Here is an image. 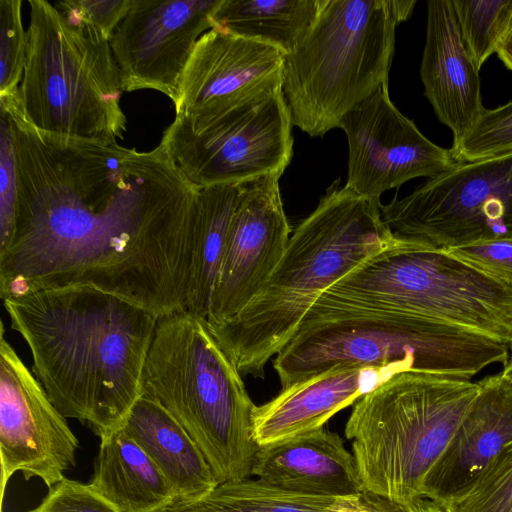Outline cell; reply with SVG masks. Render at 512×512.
<instances>
[{"label":"cell","instance_id":"16","mask_svg":"<svg viewBox=\"0 0 512 512\" xmlns=\"http://www.w3.org/2000/svg\"><path fill=\"white\" fill-rule=\"evenodd\" d=\"M285 54L269 44L210 29L183 71L175 114L224 112L282 88Z\"/></svg>","mask_w":512,"mask_h":512},{"label":"cell","instance_id":"9","mask_svg":"<svg viewBox=\"0 0 512 512\" xmlns=\"http://www.w3.org/2000/svg\"><path fill=\"white\" fill-rule=\"evenodd\" d=\"M316 304L414 314L512 347L511 286L446 250L402 238L354 268Z\"/></svg>","mask_w":512,"mask_h":512},{"label":"cell","instance_id":"34","mask_svg":"<svg viewBox=\"0 0 512 512\" xmlns=\"http://www.w3.org/2000/svg\"><path fill=\"white\" fill-rule=\"evenodd\" d=\"M325 512H412L410 505L363 489L359 493L334 498Z\"/></svg>","mask_w":512,"mask_h":512},{"label":"cell","instance_id":"12","mask_svg":"<svg viewBox=\"0 0 512 512\" xmlns=\"http://www.w3.org/2000/svg\"><path fill=\"white\" fill-rule=\"evenodd\" d=\"M79 441L42 384L0 331V456L2 494L21 472L50 488L75 467Z\"/></svg>","mask_w":512,"mask_h":512},{"label":"cell","instance_id":"7","mask_svg":"<svg viewBox=\"0 0 512 512\" xmlns=\"http://www.w3.org/2000/svg\"><path fill=\"white\" fill-rule=\"evenodd\" d=\"M413 0H322L304 39L284 57L282 91L293 125L312 137L388 84L396 26Z\"/></svg>","mask_w":512,"mask_h":512},{"label":"cell","instance_id":"28","mask_svg":"<svg viewBox=\"0 0 512 512\" xmlns=\"http://www.w3.org/2000/svg\"><path fill=\"white\" fill-rule=\"evenodd\" d=\"M458 162H471L512 150V101L484 109L456 146L450 148Z\"/></svg>","mask_w":512,"mask_h":512},{"label":"cell","instance_id":"3","mask_svg":"<svg viewBox=\"0 0 512 512\" xmlns=\"http://www.w3.org/2000/svg\"><path fill=\"white\" fill-rule=\"evenodd\" d=\"M399 242L380 201L338 181L292 232L257 296L237 315L209 328L241 375L263 377L268 360L296 333L316 301L358 265Z\"/></svg>","mask_w":512,"mask_h":512},{"label":"cell","instance_id":"31","mask_svg":"<svg viewBox=\"0 0 512 512\" xmlns=\"http://www.w3.org/2000/svg\"><path fill=\"white\" fill-rule=\"evenodd\" d=\"M0 251L11 241L18 196L14 133L8 114L0 110Z\"/></svg>","mask_w":512,"mask_h":512},{"label":"cell","instance_id":"22","mask_svg":"<svg viewBox=\"0 0 512 512\" xmlns=\"http://www.w3.org/2000/svg\"><path fill=\"white\" fill-rule=\"evenodd\" d=\"M89 485L120 512H167L177 503L155 462L123 427L101 438Z\"/></svg>","mask_w":512,"mask_h":512},{"label":"cell","instance_id":"35","mask_svg":"<svg viewBox=\"0 0 512 512\" xmlns=\"http://www.w3.org/2000/svg\"><path fill=\"white\" fill-rule=\"evenodd\" d=\"M496 53L504 65L512 70V28L502 39Z\"/></svg>","mask_w":512,"mask_h":512},{"label":"cell","instance_id":"5","mask_svg":"<svg viewBox=\"0 0 512 512\" xmlns=\"http://www.w3.org/2000/svg\"><path fill=\"white\" fill-rule=\"evenodd\" d=\"M142 394L188 432L219 484L251 476L259 449L253 436L256 405L207 320L183 310L158 318Z\"/></svg>","mask_w":512,"mask_h":512},{"label":"cell","instance_id":"26","mask_svg":"<svg viewBox=\"0 0 512 512\" xmlns=\"http://www.w3.org/2000/svg\"><path fill=\"white\" fill-rule=\"evenodd\" d=\"M460 34L480 71L512 26V0H452Z\"/></svg>","mask_w":512,"mask_h":512},{"label":"cell","instance_id":"1","mask_svg":"<svg viewBox=\"0 0 512 512\" xmlns=\"http://www.w3.org/2000/svg\"><path fill=\"white\" fill-rule=\"evenodd\" d=\"M16 146L14 231L0 251V296L94 288L158 317L185 311L197 187L159 144L38 130L16 99L0 102Z\"/></svg>","mask_w":512,"mask_h":512},{"label":"cell","instance_id":"27","mask_svg":"<svg viewBox=\"0 0 512 512\" xmlns=\"http://www.w3.org/2000/svg\"><path fill=\"white\" fill-rule=\"evenodd\" d=\"M441 505L448 512H512V440L465 492Z\"/></svg>","mask_w":512,"mask_h":512},{"label":"cell","instance_id":"25","mask_svg":"<svg viewBox=\"0 0 512 512\" xmlns=\"http://www.w3.org/2000/svg\"><path fill=\"white\" fill-rule=\"evenodd\" d=\"M333 499L291 492L246 478L220 483L199 498L177 502L167 512H325Z\"/></svg>","mask_w":512,"mask_h":512},{"label":"cell","instance_id":"17","mask_svg":"<svg viewBox=\"0 0 512 512\" xmlns=\"http://www.w3.org/2000/svg\"><path fill=\"white\" fill-rule=\"evenodd\" d=\"M478 383L477 397L423 482L422 496L440 504L465 492L512 440V387L501 372Z\"/></svg>","mask_w":512,"mask_h":512},{"label":"cell","instance_id":"4","mask_svg":"<svg viewBox=\"0 0 512 512\" xmlns=\"http://www.w3.org/2000/svg\"><path fill=\"white\" fill-rule=\"evenodd\" d=\"M509 348L414 314L314 304L273 363L282 388L345 364L472 379L491 364L505 365Z\"/></svg>","mask_w":512,"mask_h":512},{"label":"cell","instance_id":"14","mask_svg":"<svg viewBox=\"0 0 512 512\" xmlns=\"http://www.w3.org/2000/svg\"><path fill=\"white\" fill-rule=\"evenodd\" d=\"M222 0H132L110 47L125 92L154 90L175 105L183 71Z\"/></svg>","mask_w":512,"mask_h":512},{"label":"cell","instance_id":"37","mask_svg":"<svg viewBox=\"0 0 512 512\" xmlns=\"http://www.w3.org/2000/svg\"><path fill=\"white\" fill-rule=\"evenodd\" d=\"M501 374L504 377V379L508 382V384L512 387V355L509 356V359L507 363L504 365Z\"/></svg>","mask_w":512,"mask_h":512},{"label":"cell","instance_id":"21","mask_svg":"<svg viewBox=\"0 0 512 512\" xmlns=\"http://www.w3.org/2000/svg\"><path fill=\"white\" fill-rule=\"evenodd\" d=\"M122 427L155 462L177 502L199 498L219 484L188 432L150 397L141 395Z\"/></svg>","mask_w":512,"mask_h":512},{"label":"cell","instance_id":"10","mask_svg":"<svg viewBox=\"0 0 512 512\" xmlns=\"http://www.w3.org/2000/svg\"><path fill=\"white\" fill-rule=\"evenodd\" d=\"M293 122L282 88L224 112L175 114L160 144L196 187L281 177L293 156Z\"/></svg>","mask_w":512,"mask_h":512},{"label":"cell","instance_id":"38","mask_svg":"<svg viewBox=\"0 0 512 512\" xmlns=\"http://www.w3.org/2000/svg\"><path fill=\"white\" fill-rule=\"evenodd\" d=\"M511 28H512V26H511Z\"/></svg>","mask_w":512,"mask_h":512},{"label":"cell","instance_id":"24","mask_svg":"<svg viewBox=\"0 0 512 512\" xmlns=\"http://www.w3.org/2000/svg\"><path fill=\"white\" fill-rule=\"evenodd\" d=\"M322 0H222L212 28L291 53L312 28Z\"/></svg>","mask_w":512,"mask_h":512},{"label":"cell","instance_id":"13","mask_svg":"<svg viewBox=\"0 0 512 512\" xmlns=\"http://www.w3.org/2000/svg\"><path fill=\"white\" fill-rule=\"evenodd\" d=\"M339 128L349 150L345 186L363 196L379 200L387 190L414 178L436 177L459 163L450 149L430 141L396 108L388 84L347 113Z\"/></svg>","mask_w":512,"mask_h":512},{"label":"cell","instance_id":"18","mask_svg":"<svg viewBox=\"0 0 512 512\" xmlns=\"http://www.w3.org/2000/svg\"><path fill=\"white\" fill-rule=\"evenodd\" d=\"M398 372L396 367L337 365L284 387L256 406L254 439L260 447L321 429L337 412Z\"/></svg>","mask_w":512,"mask_h":512},{"label":"cell","instance_id":"11","mask_svg":"<svg viewBox=\"0 0 512 512\" xmlns=\"http://www.w3.org/2000/svg\"><path fill=\"white\" fill-rule=\"evenodd\" d=\"M380 212L395 236L431 249L512 238V150L459 162Z\"/></svg>","mask_w":512,"mask_h":512},{"label":"cell","instance_id":"29","mask_svg":"<svg viewBox=\"0 0 512 512\" xmlns=\"http://www.w3.org/2000/svg\"><path fill=\"white\" fill-rule=\"evenodd\" d=\"M27 54L21 0H0V100L18 95Z\"/></svg>","mask_w":512,"mask_h":512},{"label":"cell","instance_id":"36","mask_svg":"<svg viewBox=\"0 0 512 512\" xmlns=\"http://www.w3.org/2000/svg\"><path fill=\"white\" fill-rule=\"evenodd\" d=\"M412 512H448L440 503L420 497L409 504Z\"/></svg>","mask_w":512,"mask_h":512},{"label":"cell","instance_id":"6","mask_svg":"<svg viewBox=\"0 0 512 512\" xmlns=\"http://www.w3.org/2000/svg\"><path fill=\"white\" fill-rule=\"evenodd\" d=\"M480 390L478 381L393 374L355 402L345 425L364 489L410 504Z\"/></svg>","mask_w":512,"mask_h":512},{"label":"cell","instance_id":"19","mask_svg":"<svg viewBox=\"0 0 512 512\" xmlns=\"http://www.w3.org/2000/svg\"><path fill=\"white\" fill-rule=\"evenodd\" d=\"M420 76L424 95L456 146L485 108L479 70L461 37L452 0L427 1Z\"/></svg>","mask_w":512,"mask_h":512},{"label":"cell","instance_id":"32","mask_svg":"<svg viewBox=\"0 0 512 512\" xmlns=\"http://www.w3.org/2000/svg\"><path fill=\"white\" fill-rule=\"evenodd\" d=\"M27 512H120L89 484L63 478Z\"/></svg>","mask_w":512,"mask_h":512},{"label":"cell","instance_id":"20","mask_svg":"<svg viewBox=\"0 0 512 512\" xmlns=\"http://www.w3.org/2000/svg\"><path fill=\"white\" fill-rule=\"evenodd\" d=\"M300 494L339 498L363 490L355 460L341 437L324 427L260 446L251 476Z\"/></svg>","mask_w":512,"mask_h":512},{"label":"cell","instance_id":"15","mask_svg":"<svg viewBox=\"0 0 512 512\" xmlns=\"http://www.w3.org/2000/svg\"><path fill=\"white\" fill-rule=\"evenodd\" d=\"M278 181L266 176L242 183L212 293L211 326L234 317L257 296L286 250L291 229Z\"/></svg>","mask_w":512,"mask_h":512},{"label":"cell","instance_id":"8","mask_svg":"<svg viewBox=\"0 0 512 512\" xmlns=\"http://www.w3.org/2000/svg\"><path fill=\"white\" fill-rule=\"evenodd\" d=\"M28 4L26 64L17 95L24 118L56 135L123 139L124 91L110 42L75 27L46 0Z\"/></svg>","mask_w":512,"mask_h":512},{"label":"cell","instance_id":"2","mask_svg":"<svg viewBox=\"0 0 512 512\" xmlns=\"http://www.w3.org/2000/svg\"><path fill=\"white\" fill-rule=\"evenodd\" d=\"M3 303L60 413L100 439L121 428L142 395L159 317L90 287L39 290Z\"/></svg>","mask_w":512,"mask_h":512},{"label":"cell","instance_id":"33","mask_svg":"<svg viewBox=\"0 0 512 512\" xmlns=\"http://www.w3.org/2000/svg\"><path fill=\"white\" fill-rule=\"evenodd\" d=\"M446 251L512 287V238L480 241Z\"/></svg>","mask_w":512,"mask_h":512},{"label":"cell","instance_id":"30","mask_svg":"<svg viewBox=\"0 0 512 512\" xmlns=\"http://www.w3.org/2000/svg\"><path fill=\"white\" fill-rule=\"evenodd\" d=\"M131 3L132 0H64L54 5L75 27L110 42Z\"/></svg>","mask_w":512,"mask_h":512},{"label":"cell","instance_id":"23","mask_svg":"<svg viewBox=\"0 0 512 512\" xmlns=\"http://www.w3.org/2000/svg\"><path fill=\"white\" fill-rule=\"evenodd\" d=\"M242 184L197 187L193 254L185 311L207 320Z\"/></svg>","mask_w":512,"mask_h":512}]
</instances>
